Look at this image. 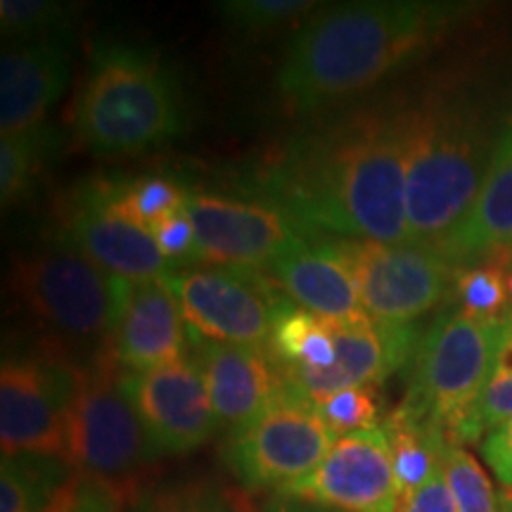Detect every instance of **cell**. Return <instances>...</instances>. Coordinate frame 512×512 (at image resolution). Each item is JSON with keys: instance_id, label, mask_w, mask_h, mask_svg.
Listing matches in <instances>:
<instances>
[{"instance_id": "cell-28", "label": "cell", "mask_w": 512, "mask_h": 512, "mask_svg": "<svg viewBox=\"0 0 512 512\" xmlns=\"http://www.w3.org/2000/svg\"><path fill=\"white\" fill-rule=\"evenodd\" d=\"M69 15L60 3L50 0H3L0 3V29L10 41H38V38L64 36Z\"/></svg>"}, {"instance_id": "cell-7", "label": "cell", "mask_w": 512, "mask_h": 512, "mask_svg": "<svg viewBox=\"0 0 512 512\" xmlns=\"http://www.w3.org/2000/svg\"><path fill=\"white\" fill-rule=\"evenodd\" d=\"M335 441L318 408L280 384L266 411L230 437L226 460L247 489L278 494L311 475Z\"/></svg>"}, {"instance_id": "cell-32", "label": "cell", "mask_w": 512, "mask_h": 512, "mask_svg": "<svg viewBox=\"0 0 512 512\" xmlns=\"http://www.w3.org/2000/svg\"><path fill=\"white\" fill-rule=\"evenodd\" d=\"M43 512H117V501L107 484L93 477H76Z\"/></svg>"}, {"instance_id": "cell-31", "label": "cell", "mask_w": 512, "mask_h": 512, "mask_svg": "<svg viewBox=\"0 0 512 512\" xmlns=\"http://www.w3.org/2000/svg\"><path fill=\"white\" fill-rule=\"evenodd\" d=\"M152 238H155L159 252H162L171 264L181 268V271L185 264H195L197 261V230L192 226L185 207L159 223V226L152 230Z\"/></svg>"}, {"instance_id": "cell-19", "label": "cell", "mask_w": 512, "mask_h": 512, "mask_svg": "<svg viewBox=\"0 0 512 512\" xmlns=\"http://www.w3.org/2000/svg\"><path fill=\"white\" fill-rule=\"evenodd\" d=\"M437 252L460 271L482 264H512V107L501 119L475 209Z\"/></svg>"}, {"instance_id": "cell-21", "label": "cell", "mask_w": 512, "mask_h": 512, "mask_svg": "<svg viewBox=\"0 0 512 512\" xmlns=\"http://www.w3.org/2000/svg\"><path fill=\"white\" fill-rule=\"evenodd\" d=\"M261 273L268 275L285 299L320 318L349 320L366 313L354 278L332 242L294 249Z\"/></svg>"}, {"instance_id": "cell-11", "label": "cell", "mask_w": 512, "mask_h": 512, "mask_svg": "<svg viewBox=\"0 0 512 512\" xmlns=\"http://www.w3.org/2000/svg\"><path fill=\"white\" fill-rule=\"evenodd\" d=\"M188 328L209 342L266 349L287 299L275 297L261 271L190 268L166 278Z\"/></svg>"}, {"instance_id": "cell-22", "label": "cell", "mask_w": 512, "mask_h": 512, "mask_svg": "<svg viewBox=\"0 0 512 512\" xmlns=\"http://www.w3.org/2000/svg\"><path fill=\"white\" fill-rule=\"evenodd\" d=\"M69 463L48 456H3L0 512H43L67 486Z\"/></svg>"}, {"instance_id": "cell-26", "label": "cell", "mask_w": 512, "mask_h": 512, "mask_svg": "<svg viewBox=\"0 0 512 512\" xmlns=\"http://www.w3.org/2000/svg\"><path fill=\"white\" fill-rule=\"evenodd\" d=\"M441 470H444L446 484L451 489L458 512H498V496L486 477L484 467L463 444L444 441L439 453Z\"/></svg>"}, {"instance_id": "cell-30", "label": "cell", "mask_w": 512, "mask_h": 512, "mask_svg": "<svg viewBox=\"0 0 512 512\" xmlns=\"http://www.w3.org/2000/svg\"><path fill=\"white\" fill-rule=\"evenodd\" d=\"M316 408L337 439L377 427V401L373 387L344 389V392H337L330 399L318 403Z\"/></svg>"}, {"instance_id": "cell-4", "label": "cell", "mask_w": 512, "mask_h": 512, "mask_svg": "<svg viewBox=\"0 0 512 512\" xmlns=\"http://www.w3.org/2000/svg\"><path fill=\"white\" fill-rule=\"evenodd\" d=\"M178 88L157 55L110 46L95 55L74 105V128L100 155H131L181 131Z\"/></svg>"}, {"instance_id": "cell-15", "label": "cell", "mask_w": 512, "mask_h": 512, "mask_svg": "<svg viewBox=\"0 0 512 512\" xmlns=\"http://www.w3.org/2000/svg\"><path fill=\"white\" fill-rule=\"evenodd\" d=\"M124 387L157 453H192L219 430L207 380L195 356L188 354L147 373H126Z\"/></svg>"}, {"instance_id": "cell-9", "label": "cell", "mask_w": 512, "mask_h": 512, "mask_svg": "<svg viewBox=\"0 0 512 512\" xmlns=\"http://www.w3.org/2000/svg\"><path fill=\"white\" fill-rule=\"evenodd\" d=\"M155 456L126 394L124 375L112 368L79 373L69 415V463L110 484L136 475Z\"/></svg>"}, {"instance_id": "cell-35", "label": "cell", "mask_w": 512, "mask_h": 512, "mask_svg": "<svg viewBox=\"0 0 512 512\" xmlns=\"http://www.w3.org/2000/svg\"><path fill=\"white\" fill-rule=\"evenodd\" d=\"M152 512H228L221 503L211 501V498H176V501H166L157 505Z\"/></svg>"}, {"instance_id": "cell-33", "label": "cell", "mask_w": 512, "mask_h": 512, "mask_svg": "<svg viewBox=\"0 0 512 512\" xmlns=\"http://www.w3.org/2000/svg\"><path fill=\"white\" fill-rule=\"evenodd\" d=\"M399 512H458V505L453 501L451 489H448L441 463L420 489L401 498Z\"/></svg>"}, {"instance_id": "cell-6", "label": "cell", "mask_w": 512, "mask_h": 512, "mask_svg": "<svg viewBox=\"0 0 512 512\" xmlns=\"http://www.w3.org/2000/svg\"><path fill=\"white\" fill-rule=\"evenodd\" d=\"M12 290L31 313L76 342L112 337L117 320V278L86 259L79 249L57 242L15 264Z\"/></svg>"}, {"instance_id": "cell-3", "label": "cell", "mask_w": 512, "mask_h": 512, "mask_svg": "<svg viewBox=\"0 0 512 512\" xmlns=\"http://www.w3.org/2000/svg\"><path fill=\"white\" fill-rule=\"evenodd\" d=\"M498 128L475 98L427 93L406 107V214L413 245L437 249L475 209Z\"/></svg>"}, {"instance_id": "cell-14", "label": "cell", "mask_w": 512, "mask_h": 512, "mask_svg": "<svg viewBox=\"0 0 512 512\" xmlns=\"http://www.w3.org/2000/svg\"><path fill=\"white\" fill-rule=\"evenodd\" d=\"M62 228L69 247L117 280L143 283L178 273V266L159 252L150 230L114 209L107 181H91L74 192L62 214Z\"/></svg>"}, {"instance_id": "cell-12", "label": "cell", "mask_w": 512, "mask_h": 512, "mask_svg": "<svg viewBox=\"0 0 512 512\" xmlns=\"http://www.w3.org/2000/svg\"><path fill=\"white\" fill-rule=\"evenodd\" d=\"M328 323L337 351L330 368H278L280 384L313 406L344 389L375 387L387 380L415 358L422 342L415 323H382L368 313Z\"/></svg>"}, {"instance_id": "cell-20", "label": "cell", "mask_w": 512, "mask_h": 512, "mask_svg": "<svg viewBox=\"0 0 512 512\" xmlns=\"http://www.w3.org/2000/svg\"><path fill=\"white\" fill-rule=\"evenodd\" d=\"M192 335L190 349L207 380L216 420L233 434L245 430L280 392V373L266 349L233 347Z\"/></svg>"}, {"instance_id": "cell-17", "label": "cell", "mask_w": 512, "mask_h": 512, "mask_svg": "<svg viewBox=\"0 0 512 512\" xmlns=\"http://www.w3.org/2000/svg\"><path fill=\"white\" fill-rule=\"evenodd\" d=\"M192 335L166 280H117L112 351L128 373H147L188 356Z\"/></svg>"}, {"instance_id": "cell-16", "label": "cell", "mask_w": 512, "mask_h": 512, "mask_svg": "<svg viewBox=\"0 0 512 512\" xmlns=\"http://www.w3.org/2000/svg\"><path fill=\"white\" fill-rule=\"evenodd\" d=\"M339 512H399L392 446L382 427L339 437L311 475L278 491Z\"/></svg>"}, {"instance_id": "cell-23", "label": "cell", "mask_w": 512, "mask_h": 512, "mask_svg": "<svg viewBox=\"0 0 512 512\" xmlns=\"http://www.w3.org/2000/svg\"><path fill=\"white\" fill-rule=\"evenodd\" d=\"M392 446L396 484H399V501L413 494L434 475L439 467L441 444L446 437L430 422H422L408 415L401 408L389 415L382 427Z\"/></svg>"}, {"instance_id": "cell-8", "label": "cell", "mask_w": 512, "mask_h": 512, "mask_svg": "<svg viewBox=\"0 0 512 512\" xmlns=\"http://www.w3.org/2000/svg\"><path fill=\"white\" fill-rule=\"evenodd\" d=\"M332 245L354 278L363 309L382 323H413L456 292L460 268L432 247L373 240H332Z\"/></svg>"}, {"instance_id": "cell-29", "label": "cell", "mask_w": 512, "mask_h": 512, "mask_svg": "<svg viewBox=\"0 0 512 512\" xmlns=\"http://www.w3.org/2000/svg\"><path fill=\"white\" fill-rule=\"evenodd\" d=\"M313 8L316 3L311 0H221L216 12L235 31L261 34L309 15Z\"/></svg>"}, {"instance_id": "cell-24", "label": "cell", "mask_w": 512, "mask_h": 512, "mask_svg": "<svg viewBox=\"0 0 512 512\" xmlns=\"http://www.w3.org/2000/svg\"><path fill=\"white\" fill-rule=\"evenodd\" d=\"M110 200L119 214L145 230H155L159 223L185 207L188 190L169 176H140L136 181H107Z\"/></svg>"}, {"instance_id": "cell-2", "label": "cell", "mask_w": 512, "mask_h": 512, "mask_svg": "<svg viewBox=\"0 0 512 512\" xmlns=\"http://www.w3.org/2000/svg\"><path fill=\"white\" fill-rule=\"evenodd\" d=\"M467 5L366 0L313 15L280 60L275 86L297 114L370 91L430 50L465 17Z\"/></svg>"}, {"instance_id": "cell-25", "label": "cell", "mask_w": 512, "mask_h": 512, "mask_svg": "<svg viewBox=\"0 0 512 512\" xmlns=\"http://www.w3.org/2000/svg\"><path fill=\"white\" fill-rule=\"evenodd\" d=\"M53 145L55 133L46 124L0 138V197H3V204L17 202L31 188Z\"/></svg>"}, {"instance_id": "cell-27", "label": "cell", "mask_w": 512, "mask_h": 512, "mask_svg": "<svg viewBox=\"0 0 512 512\" xmlns=\"http://www.w3.org/2000/svg\"><path fill=\"white\" fill-rule=\"evenodd\" d=\"M456 306L477 318L508 320L512 313L508 292V271L503 264H482L458 273Z\"/></svg>"}, {"instance_id": "cell-38", "label": "cell", "mask_w": 512, "mask_h": 512, "mask_svg": "<svg viewBox=\"0 0 512 512\" xmlns=\"http://www.w3.org/2000/svg\"><path fill=\"white\" fill-rule=\"evenodd\" d=\"M508 292H510V306H512V273H508ZM512 318V313H510Z\"/></svg>"}, {"instance_id": "cell-34", "label": "cell", "mask_w": 512, "mask_h": 512, "mask_svg": "<svg viewBox=\"0 0 512 512\" xmlns=\"http://www.w3.org/2000/svg\"><path fill=\"white\" fill-rule=\"evenodd\" d=\"M486 465L491 467L505 491H512V418L498 425L479 441Z\"/></svg>"}, {"instance_id": "cell-39", "label": "cell", "mask_w": 512, "mask_h": 512, "mask_svg": "<svg viewBox=\"0 0 512 512\" xmlns=\"http://www.w3.org/2000/svg\"><path fill=\"white\" fill-rule=\"evenodd\" d=\"M510 273H512V264H510Z\"/></svg>"}, {"instance_id": "cell-5", "label": "cell", "mask_w": 512, "mask_h": 512, "mask_svg": "<svg viewBox=\"0 0 512 512\" xmlns=\"http://www.w3.org/2000/svg\"><path fill=\"white\" fill-rule=\"evenodd\" d=\"M508 320L470 316L456 304L439 313L415 351L401 411L430 422L448 441L467 444Z\"/></svg>"}, {"instance_id": "cell-1", "label": "cell", "mask_w": 512, "mask_h": 512, "mask_svg": "<svg viewBox=\"0 0 512 512\" xmlns=\"http://www.w3.org/2000/svg\"><path fill=\"white\" fill-rule=\"evenodd\" d=\"M406 150V107H356L275 147L245 188L316 235L408 245Z\"/></svg>"}, {"instance_id": "cell-37", "label": "cell", "mask_w": 512, "mask_h": 512, "mask_svg": "<svg viewBox=\"0 0 512 512\" xmlns=\"http://www.w3.org/2000/svg\"><path fill=\"white\" fill-rule=\"evenodd\" d=\"M498 512H512V491H501V496H498Z\"/></svg>"}, {"instance_id": "cell-13", "label": "cell", "mask_w": 512, "mask_h": 512, "mask_svg": "<svg viewBox=\"0 0 512 512\" xmlns=\"http://www.w3.org/2000/svg\"><path fill=\"white\" fill-rule=\"evenodd\" d=\"M79 373L41 363H3L0 446L3 456H48L69 463V415ZM72 465V463H69Z\"/></svg>"}, {"instance_id": "cell-18", "label": "cell", "mask_w": 512, "mask_h": 512, "mask_svg": "<svg viewBox=\"0 0 512 512\" xmlns=\"http://www.w3.org/2000/svg\"><path fill=\"white\" fill-rule=\"evenodd\" d=\"M69 81L64 36L10 41L0 53V133L15 136L46 124Z\"/></svg>"}, {"instance_id": "cell-36", "label": "cell", "mask_w": 512, "mask_h": 512, "mask_svg": "<svg viewBox=\"0 0 512 512\" xmlns=\"http://www.w3.org/2000/svg\"><path fill=\"white\" fill-rule=\"evenodd\" d=\"M264 512H339L332 508H325V505L311 503V501H302V498H292V496H283L278 494L271 498L266 505Z\"/></svg>"}, {"instance_id": "cell-10", "label": "cell", "mask_w": 512, "mask_h": 512, "mask_svg": "<svg viewBox=\"0 0 512 512\" xmlns=\"http://www.w3.org/2000/svg\"><path fill=\"white\" fill-rule=\"evenodd\" d=\"M185 211L197 230V261L216 268L266 271L280 256L311 245L316 235L259 197L188 190Z\"/></svg>"}]
</instances>
